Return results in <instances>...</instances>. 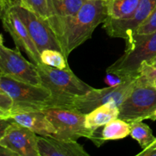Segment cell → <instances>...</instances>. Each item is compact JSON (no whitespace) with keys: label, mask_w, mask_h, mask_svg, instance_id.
I'll list each match as a JSON object with an SVG mask.
<instances>
[{"label":"cell","mask_w":156,"mask_h":156,"mask_svg":"<svg viewBox=\"0 0 156 156\" xmlns=\"http://www.w3.org/2000/svg\"><path fill=\"white\" fill-rule=\"evenodd\" d=\"M119 108L118 118L131 123L149 119L156 110V87L137 82Z\"/></svg>","instance_id":"cell-5"},{"label":"cell","mask_w":156,"mask_h":156,"mask_svg":"<svg viewBox=\"0 0 156 156\" xmlns=\"http://www.w3.org/2000/svg\"><path fill=\"white\" fill-rule=\"evenodd\" d=\"M156 30V6L149 18L139 27L134 34L146 35ZM133 34V35H134Z\"/></svg>","instance_id":"cell-23"},{"label":"cell","mask_w":156,"mask_h":156,"mask_svg":"<svg viewBox=\"0 0 156 156\" xmlns=\"http://www.w3.org/2000/svg\"><path fill=\"white\" fill-rule=\"evenodd\" d=\"M136 78L129 79L117 86L101 89L94 88L87 94L72 99L69 109H73L82 114H87L95 108L108 103L121 105L136 84Z\"/></svg>","instance_id":"cell-6"},{"label":"cell","mask_w":156,"mask_h":156,"mask_svg":"<svg viewBox=\"0 0 156 156\" xmlns=\"http://www.w3.org/2000/svg\"><path fill=\"white\" fill-rule=\"evenodd\" d=\"M153 85H155V86L156 87V80H155V81H154V82H153Z\"/></svg>","instance_id":"cell-29"},{"label":"cell","mask_w":156,"mask_h":156,"mask_svg":"<svg viewBox=\"0 0 156 156\" xmlns=\"http://www.w3.org/2000/svg\"><path fill=\"white\" fill-rule=\"evenodd\" d=\"M130 126L131 137L138 142L143 149L149 146L156 139L152 129L143 121L133 122Z\"/></svg>","instance_id":"cell-19"},{"label":"cell","mask_w":156,"mask_h":156,"mask_svg":"<svg viewBox=\"0 0 156 156\" xmlns=\"http://www.w3.org/2000/svg\"><path fill=\"white\" fill-rule=\"evenodd\" d=\"M11 9L17 14L27 27L40 53L47 49H53L62 52L54 33L45 20L21 5H17Z\"/></svg>","instance_id":"cell-10"},{"label":"cell","mask_w":156,"mask_h":156,"mask_svg":"<svg viewBox=\"0 0 156 156\" xmlns=\"http://www.w3.org/2000/svg\"><path fill=\"white\" fill-rule=\"evenodd\" d=\"M140 0H106L108 19H124L133 13ZM107 18V19H108Z\"/></svg>","instance_id":"cell-18"},{"label":"cell","mask_w":156,"mask_h":156,"mask_svg":"<svg viewBox=\"0 0 156 156\" xmlns=\"http://www.w3.org/2000/svg\"><path fill=\"white\" fill-rule=\"evenodd\" d=\"M37 144L40 156H89L76 140L40 136Z\"/></svg>","instance_id":"cell-13"},{"label":"cell","mask_w":156,"mask_h":156,"mask_svg":"<svg viewBox=\"0 0 156 156\" xmlns=\"http://www.w3.org/2000/svg\"><path fill=\"white\" fill-rule=\"evenodd\" d=\"M119 108L114 103H108L85 115V125L92 131L101 128L112 120L118 118Z\"/></svg>","instance_id":"cell-16"},{"label":"cell","mask_w":156,"mask_h":156,"mask_svg":"<svg viewBox=\"0 0 156 156\" xmlns=\"http://www.w3.org/2000/svg\"><path fill=\"white\" fill-rule=\"evenodd\" d=\"M147 63H148V62H147ZM148 64H150V65L155 66H156V56H155V59H152V60L150 62H149V63H148Z\"/></svg>","instance_id":"cell-28"},{"label":"cell","mask_w":156,"mask_h":156,"mask_svg":"<svg viewBox=\"0 0 156 156\" xmlns=\"http://www.w3.org/2000/svg\"><path fill=\"white\" fill-rule=\"evenodd\" d=\"M0 155L4 156H18V154L11 150L10 149L2 146H0Z\"/></svg>","instance_id":"cell-26"},{"label":"cell","mask_w":156,"mask_h":156,"mask_svg":"<svg viewBox=\"0 0 156 156\" xmlns=\"http://www.w3.org/2000/svg\"><path fill=\"white\" fill-rule=\"evenodd\" d=\"M43 86L52 94V108H67L72 99L94 89L76 76L70 68L59 69L41 63L37 65Z\"/></svg>","instance_id":"cell-2"},{"label":"cell","mask_w":156,"mask_h":156,"mask_svg":"<svg viewBox=\"0 0 156 156\" xmlns=\"http://www.w3.org/2000/svg\"><path fill=\"white\" fill-rule=\"evenodd\" d=\"M56 130L54 137L69 140H76L85 137L92 141L94 131L85 125V114L67 108H50L44 111Z\"/></svg>","instance_id":"cell-9"},{"label":"cell","mask_w":156,"mask_h":156,"mask_svg":"<svg viewBox=\"0 0 156 156\" xmlns=\"http://www.w3.org/2000/svg\"><path fill=\"white\" fill-rule=\"evenodd\" d=\"M108 18L106 0H87L74 16H50L45 20L54 33L62 52L70 53L91 37L93 32Z\"/></svg>","instance_id":"cell-1"},{"label":"cell","mask_w":156,"mask_h":156,"mask_svg":"<svg viewBox=\"0 0 156 156\" xmlns=\"http://www.w3.org/2000/svg\"><path fill=\"white\" fill-rule=\"evenodd\" d=\"M38 136L12 118L0 119V146L18 156H40Z\"/></svg>","instance_id":"cell-7"},{"label":"cell","mask_w":156,"mask_h":156,"mask_svg":"<svg viewBox=\"0 0 156 156\" xmlns=\"http://www.w3.org/2000/svg\"><path fill=\"white\" fill-rule=\"evenodd\" d=\"M131 79H134V78H131ZM131 79H126V78L119 76V75L114 73H107L104 81L108 86L114 87L120 85V84L123 83L124 82Z\"/></svg>","instance_id":"cell-24"},{"label":"cell","mask_w":156,"mask_h":156,"mask_svg":"<svg viewBox=\"0 0 156 156\" xmlns=\"http://www.w3.org/2000/svg\"><path fill=\"white\" fill-rule=\"evenodd\" d=\"M3 36L0 40V76L15 80L42 85L37 66L27 60L18 48L15 50L4 45Z\"/></svg>","instance_id":"cell-8"},{"label":"cell","mask_w":156,"mask_h":156,"mask_svg":"<svg viewBox=\"0 0 156 156\" xmlns=\"http://www.w3.org/2000/svg\"><path fill=\"white\" fill-rule=\"evenodd\" d=\"M21 6L34 12L44 20L50 16L48 0H21Z\"/></svg>","instance_id":"cell-21"},{"label":"cell","mask_w":156,"mask_h":156,"mask_svg":"<svg viewBox=\"0 0 156 156\" xmlns=\"http://www.w3.org/2000/svg\"><path fill=\"white\" fill-rule=\"evenodd\" d=\"M2 26L10 34L16 48L26 53L35 65L41 64V53L30 37L27 27L12 9L0 12Z\"/></svg>","instance_id":"cell-12"},{"label":"cell","mask_w":156,"mask_h":156,"mask_svg":"<svg viewBox=\"0 0 156 156\" xmlns=\"http://www.w3.org/2000/svg\"><path fill=\"white\" fill-rule=\"evenodd\" d=\"M156 6V0H140L133 13L124 19H107L103 28L111 37L127 41L135 34L140 25L149 18Z\"/></svg>","instance_id":"cell-11"},{"label":"cell","mask_w":156,"mask_h":156,"mask_svg":"<svg viewBox=\"0 0 156 156\" xmlns=\"http://www.w3.org/2000/svg\"><path fill=\"white\" fill-rule=\"evenodd\" d=\"M17 5H21V0H0V12Z\"/></svg>","instance_id":"cell-25"},{"label":"cell","mask_w":156,"mask_h":156,"mask_svg":"<svg viewBox=\"0 0 156 156\" xmlns=\"http://www.w3.org/2000/svg\"><path fill=\"white\" fill-rule=\"evenodd\" d=\"M126 42L125 52L117 60L107 69V73H114L131 79L139 76L143 62H150L156 56V30L146 35H133Z\"/></svg>","instance_id":"cell-3"},{"label":"cell","mask_w":156,"mask_h":156,"mask_svg":"<svg viewBox=\"0 0 156 156\" xmlns=\"http://www.w3.org/2000/svg\"><path fill=\"white\" fill-rule=\"evenodd\" d=\"M11 118L41 136H53L56 133V129L44 111L16 113Z\"/></svg>","instance_id":"cell-14"},{"label":"cell","mask_w":156,"mask_h":156,"mask_svg":"<svg viewBox=\"0 0 156 156\" xmlns=\"http://www.w3.org/2000/svg\"><path fill=\"white\" fill-rule=\"evenodd\" d=\"M149 119L151 120H153V121H155L156 120V110L154 111L153 113H152V114L150 116V117H149Z\"/></svg>","instance_id":"cell-27"},{"label":"cell","mask_w":156,"mask_h":156,"mask_svg":"<svg viewBox=\"0 0 156 156\" xmlns=\"http://www.w3.org/2000/svg\"><path fill=\"white\" fill-rule=\"evenodd\" d=\"M41 63L59 69L69 68L68 59L59 50L47 49L41 53Z\"/></svg>","instance_id":"cell-20"},{"label":"cell","mask_w":156,"mask_h":156,"mask_svg":"<svg viewBox=\"0 0 156 156\" xmlns=\"http://www.w3.org/2000/svg\"><path fill=\"white\" fill-rule=\"evenodd\" d=\"M15 101L12 96L0 89V119L11 118Z\"/></svg>","instance_id":"cell-22"},{"label":"cell","mask_w":156,"mask_h":156,"mask_svg":"<svg viewBox=\"0 0 156 156\" xmlns=\"http://www.w3.org/2000/svg\"><path fill=\"white\" fill-rule=\"evenodd\" d=\"M0 89L10 94L15 101L12 116L16 113L44 111L52 108L51 92L43 85L0 76Z\"/></svg>","instance_id":"cell-4"},{"label":"cell","mask_w":156,"mask_h":156,"mask_svg":"<svg viewBox=\"0 0 156 156\" xmlns=\"http://www.w3.org/2000/svg\"><path fill=\"white\" fill-rule=\"evenodd\" d=\"M86 1L87 0H48L50 16L59 18L74 16L79 12Z\"/></svg>","instance_id":"cell-17"},{"label":"cell","mask_w":156,"mask_h":156,"mask_svg":"<svg viewBox=\"0 0 156 156\" xmlns=\"http://www.w3.org/2000/svg\"><path fill=\"white\" fill-rule=\"evenodd\" d=\"M130 123L120 118L114 119L102 126L101 132H98V129L94 131L92 142L96 146L99 147L105 141L126 138L130 135Z\"/></svg>","instance_id":"cell-15"}]
</instances>
